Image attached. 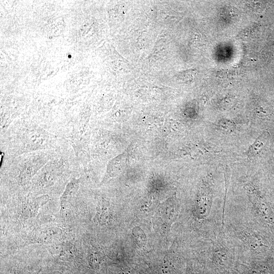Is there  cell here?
Wrapping results in <instances>:
<instances>
[{"label":"cell","instance_id":"obj_8","mask_svg":"<svg viewBox=\"0 0 274 274\" xmlns=\"http://www.w3.org/2000/svg\"><path fill=\"white\" fill-rule=\"evenodd\" d=\"M101 261V257L97 252L90 251L88 254V262L90 266L94 269L99 268Z\"/></svg>","mask_w":274,"mask_h":274},{"label":"cell","instance_id":"obj_5","mask_svg":"<svg viewBox=\"0 0 274 274\" xmlns=\"http://www.w3.org/2000/svg\"><path fill=\"white\" fill-rule=\"evenodd\" d=\"M242 238L248 246L254 249L258 248L262 245V242L259 237L255 233L251 231L243 232Z\"/></svg>","mask_w":274,"mask_h":274},{"label":"cell","instance_id":"obj_2","mask_svg":"<svg viewBox=\"0 0 274 274\" xmlns=\"http://www.w3.org/2000/svg\"><path fill=\"white\" fill-rule=\"evenodd\" d=\"M269 136L268 132L262 133L249 148L247 154L248 157H252L258 154L265 145Z\"/></svg>","mask_w":274,"mask_h":274},{"label":"cell","instance_id":"obj_10","mask_svg":"<svg viewBox=\"0 0 274 274\" xmlns=\"http://www.w3.org/2000/svg\"><path fill=\"white\" fill-rule=\"evenodd\" d=\"M215 259L220 264H223L227 260V254L223 249H217L214 251Z\"/></svg>","mask_w":274,"mask_h":274},{"label":"cell","instance_id":"obj_7","mask_svg":"<svg viewBox=\"0 0 274 274\" xmlns=\"http://www.w3.org/2000/svg\"><path fill=\"white\" fill-rule=\"evenodd\" d=\"M108 204L105 202H103L98 207L95 219L100 224H104L107 221L108 218Z\"/></svg>","mask_w":274,"mask_h":274},{"label":"cell","instance_id":"obj_3","mask_svg":"<svg viewBox=\"0 0 274 274\" xmlns=\"http://www.w3.org/2000/svg\"><path fill=\"white\" fill-rule=\"evenodd\" d=\"M161 214L160 223L161 226L165 224L166 226H169L177 218L178 215V210L175 208L171 210H160Z\"/></svg>","mask_w":274,"mask_h":274},{"label":"cell","instance_id":"obj_11","mask_svg":"<svg viewBox=\"0 0 274 274\" xmlns=\"http://www.w3.org/2000/svg\"><path fill=\"white\" fill-rule=\"evenodd\" d=\"M194 72L193 71H186L182 73L180 77L183 80H191L194 77Z\"/></svg>","mask_w":274,"mask_h":274},{"label":"cell","instance_id":"obj_1","mask_svg":"<svg viewBox=\"0 0 274 274\" xmlns=\"http://www.w3.org/2000/svg\"><path fill=\"white\" fill-rule=\"evenodd\" d=\"M213 197L212 181L211 179L209 183L204 185L202 189L201 195L198 202V212L201 217H206L210 214Z\"/></svg>","mask_w":274,"mask_h":274},{"label":"cell","instance_id":"obj_4","mask_svg":"<svg viewBox=\"0 0 274 274\" xmlns=\"http://www.w3.org/2000/svg\"><path fill=\"white\" fill-rule=\"evenodd\" d=\"M78 188V184L76 182H71L67 185L61 198V209L67 202L71 200L77 191Z\"/></svg>","mask_w":274,"mask_h":274},{"label":"cell","instance_id":"obj_6","mask_svg":"<svg viewBox=\"0 0 274 274\" xmlns=\"http://www.w3.org/2000/svg\"><path fill=\"white\" fill-rule=\"evenodd\" d=\"M61 233V230L57 228H51L43 231L40 234L39 240L41 242H48L54 239Z\"/></svg>","mask_w":274,"mask_h":274},{"label":"cell","instance_id":"obj_9","mask_svg":"<svg viewBox=\"0 0 274 274\" xmlns=\"http://www.w3.org/2000/svg\"><path fill=\"white\" fill-rule=\"evenodd\" d=\"M46 198H38L34 201L32 202L28 207V212L30 215H34L36 214L40 208L46 202Z\"/></svg>","mask_w":274,"mask_h":274}]
</instances>
